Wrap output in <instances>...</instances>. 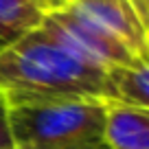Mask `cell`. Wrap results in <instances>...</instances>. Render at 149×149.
Here are the masks:
<instances>
[{
	"label": "cell",
	"instance_id": "cell-1",
	"mask_svg": "<svg viewBox=\"0 0 149 149\" xmlns=\"http://www.w3.org/2000/svg\"><path fill=\"white\" fill-rule=\"evenodd\" d=\"M107 70L81 61L40 29L0 48V94L7 105L101 99Z\"/></svg>",
	"mask_w": 149,
	"mask_h": 149
},
{
	"label": "cell",
	"instance_id": "cell-2",
	"mask_svg": "<svg viewBox=\"0 0 149 149\" xmlns=\"http://www.w3.org/2000/svg\"><path fill=\"white\" fill-rule=\"evenodd\" d=\"M9 127L13 149H110L101 99L13 105Z\"/></svg>",
	"mask_w": 149,
	"mask_h": 149
},
{
	"label": "cell",
	"instance_id": "cell-3",
	"mask_svg": "<svg viewBox=\"0 0 149 149\" xmlns=\"http://www.w3.org/2000/svg\"><path fill=\"white\" fill-rule=\"evenodd\" d=\"M40 31L48 35L53 42H57L61 48H66L70 55L103 70L138 61V57L116 37L103 33L101 29L68 13L66 9L48 11L40 24Z\"/></svg>",
	"mask_w": 149,
	"mask_h": 149
},
{
	"label": "cell",
	"instance_id": "cell-4",
	"mask_svg": "<svg viewBox=\"0 0 149 149\" xmlns=\"http://www.w3.org/2000/svg\"><path fill=\"white\" fill-rule=\"evenodd\" d=\"M59 9H66L103 33L116 37L136 57H140L147 31L132 0H66Z\"/></svg>",
	"mask_w": 149,
	"mask_h": 149
},
{
	"label": "cell",
	"instance_id": "cell-5",
	"mask_svg": "<svg viewBox=\"0 0 149 149\" xmlns=\"http://www.w3.org/2000/svg\"><path fill=\"white\" fill-rule=\"evenodd\" d=\"M105 143L110 149H149V110L105 101Z\"/></svg>",
	"mask_w": 149,
	"mask_h": 149
},
{
	"label": "cell",
	"instance_id": "cell-6",
	"mask_svg": "<svg viewBox=\"0 0 149 149\" xmlns=\"http://www.w3.org/2000/svg\"><path fill=\"white\" fill-rule=\"evenodd\" d=\"M105 101L149 110V64L138 59L130 66L110 68Z\"/></svg>",
	"mask_w": 149,
	"mask_h": 149
},
{
	"label": "cell",
	"instance_id": "cell-7",
	"mask_svg": "<svg viewBox=\"0 0 149 149\" xmlns=\"http://www.w3.org/2000/svg\"><path fill=\"white\" fill-rule=\"evenodd\" d=\"M46 13L42 0H0V48L40 29Z\"/></svg>",
	"mask_w": 149,
	"mask_h": 149
},
{
	"label": "cell",
	"instance_id": "cell-8",
	"mask_svg": "<svg viewBox=\"0 0 149 149\" xmlns=\"http://www.w3.org/2000/svg\"><path fill=\"white\" fill-rule=\"evenodd\" d=\"M0 149H13L11 127H9V105H7L2 94H0Z\"/></svg>",
	"mask_w": 149,
	"mask_h": 149
},
{
	"label": "cell",
	"instance_id": "cell-9",
	"mask_svg": "<svg viewBox=\"0 0 149 149\" xmlns=\"http://www.w3.org/2000/svg\"><path fill=\"white\" fill-rule=\"evenodd\" d=\"M145 31H147V37H145V48H143V53H140L138 59L145 61V64H149V26H145Z\"/></svg>",
	"mask_w": 149,
	"mask_h": 149
},
{
	"label": "cell",
	"instance_id": "cell-10",
	"mask_svg": "<svg viewBox=\"0 0 149 149\" xmlns=\"http://www.w3.org/2000/svg\"><path fill=\"white\" fill-rule=\"evenodd\" d=\"M66 0H48V11H53V9H59L61 5H64Z\"/></svg>",
	"mask_w": 149,
	"mask_h": 149
},
{
	"label": "cell",
	"instance_id": "cell-11",
	"mask_svg": "<svg viewBox=\"0 0 149 149\" xmlns=\"http://www.w3.org/2000/svg\"><path fill=\"white\" fill-rule=\"evenodd\" d=\"M42 2H44V5H46V7H48V0H42Z\"/></svg>",
	"mask_w": 149,
	"mask_h": 149
}]
</instances>
